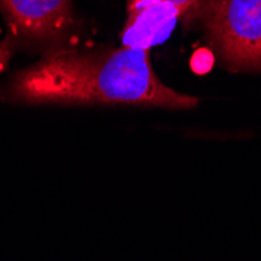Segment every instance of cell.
I'll return each mask as SVG.
<instances>
[{"instance_id": "1", "label": "cell", "mask_w": 261, "mask_h": 261, "mask_svg": "<svg viewBox=\"0 0 261 261\" xmlns=\"http://www.w3.org/2000/svg\"><path fill=\"white\" fill-rule=\"evenodd\" d=\"M2 99L25 105H136L193 110L199 99L164 85L149 50L119 47L79 52L64 47L13 75Z\"/></svg>"}, {"instance_id": "2", "label": "cell", "mask_w": 261, "mask_h": 261, "mask_svg": "<svg viewBox=\"0 0 261 261\" xmlns=\"http://www.w3.org/2000/svg\"><path fill=\"white\" fill-rule=\"evenodd\" d=\"M194 27L230 70H261V0H206Z\"/></svg>"}, {"instance_id": "3", "label": "cell", "mask_w": 261, "mask_h": 261, "mask_svg": "<svg viewBox=\"0 0 261 261\" xmlns=\"http://www.w3.org/2000/svg\"><path fill=\"white\" fill-rule=\"evenodd\" d=\"M0 13L20 45L64 49L75 29L72 0H0Z\"/></svg>"}, {"instance_id": "4", "label": "cell", "mask_w": 261, "mask_h": 261, "mask_svg": "<svg viewBox=\"0 0 261 261\" xmlns=\"http://www.w3.org/2000/svg\"><path fill=\"white\" fill-rule=\"evenodd\" d=\"M180 17V10L169 0H127L122 44L132 49L150 50L169 38Z\"/></svg>"}, {"instance_id": "5", "label": "cell", "mask_w": 261, "mask_h": 261, "mask_svg": "<svg viewBox=\"0 0 261 261\" xmlns=\"http://www.w3.org/2000/svg\"><path fill=\"white\" fill-rule=\"evenodd\" d=\"M169 2H172L180 10L181 13L180 20L185 23V27L191 29L197 13L200 11V8L203 7L206 0H169Z\"/></svg>"}, {"instance_id": "6", "label": "cell", "mask_w": 261, "mask_h": 261, "mask_svg": "<svg viewBox=\"0 0 261 261\" xmlns=\"http://www.w3.org/2000/svg\"><path fill=\"white\" fill-rule=\"evenodd\" d=\"M19 47H20V44L16 39V36L11 32H8V35L2 39V42H0V74L8 67L13 55L16 54Z\"/></svg>"}, {"instance_id": "7", "label": "cell", "mask_w": 261, "mask_h": 261, "mask_svg": "<svg viewBox=\"0 0 261 261\" xmlns=\"http://www.w3.org/2000/svg\"><path fill=\"white\" fill-rule=\"evenodd\" d=\"M215 63V55H213L208 49H200L194 54L191 60V66L197 74H205L213 67Z\"/></svg>"}]
</instances>
